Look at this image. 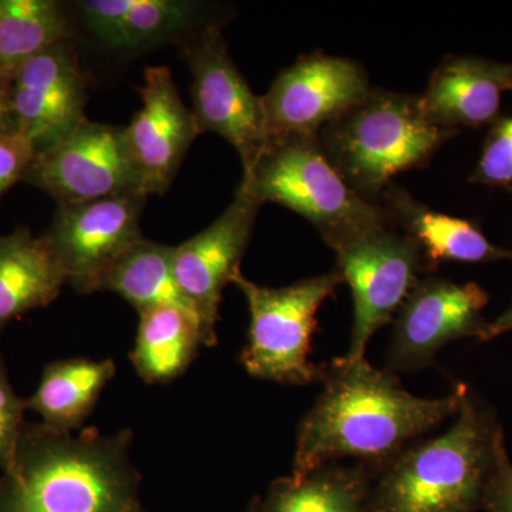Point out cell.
I'll use <instances>...</instances> for the list:
<instances>
[{
  "label": "cell",
  "mask_w": 512,
  "mask_h": 512,
  "mask_svg": "<svg viewBox=\"0 0 512 512\" xmlns=\"http://www.w3.org/2000/svg\"><path fill=\"white\" fill-rule=\"evenodd\" d=\"M322 382V393L299 426L292 476L348 457L379 474L410 441L454 416L466 387L421 399L390 370L342 357L323 370Z\"/></svg>",
  "instance_id": "1"
},
{
  "label": "cell",
  "mask_w": 512,
  "mask_h": 512,
  "mask_svg": "<svg viewBox=\"0 0 512 512\" xmlns=\"http://www.w3.org/2000/svg\"><path fill=\"white\" fill-rule=\"evenodd\" d=\"M131 439L130 430L74 433L26 423L0 477V512H141Z\"/></svg>",
  "instance_id": "2"
},
{
  "label": "cell",
  "mask_w": 512,
  "mask_h": 512,
  "mask_svg": "<svg viewBox=\"0 0 512 512\" xmlns=\"http://www.w3.org/2000/svg\"><path fill=\"white\" fill-rule=\"evenodd\" d=\"M453 424L407 446L377 474L369 512H476L493 470L503 429L464 387Z\"/></svg>",
  "instance_id": "3"
},
{
  "label": "cell",
  "mask_w": 512,
  "mask_h": 512,
  "mask_svg": "<svg viewBox=\"0 0 512 512\" xmlns=\"http://www.w3.org/2000/svg\"><path fill=\"white\" fill-rule=\"evenodd\" d=\"M456 133L426 116L420 96L372 89L323 128L319 141L346 183L379 204L396 175L429 163Z\"/></svg>",
  "instance_id": "4"
},
{
  "label": "cell",
  "mask_w": 512,
  "mask_h": 512,
  "mask_svg": "<svg viewBox=\"0 0 512 512\" xmlns=\"http://www.w3.org/2000/svg\"><path fill=\"white\" fill-rule=\"evenodd\" d=\"M262 204L274 202L315 225L330 245L353 232L390 222L384 208L357 194L330 163L319 137L271 141L249 178Z\"/></svg>",
  "instance_id": "5"
},
{
  "label": "cell",
  "mask_w": 512,
  "mask_h": 512,
  "mask_svg": "<svg viewBox=\"0 0 512 512\" xmlns=\"http://www.w3.org/2000/svg\"><path fill=\"white\" fill-rule=\"evenodd\" d=\"M340 282L342 276L333 271L284 288H266L249 281L241 269L235 272L231 284L247 299L251 316L241 356L249 375L298 386L322 380L323 369L309 360L316 313Z\"/></svg>",
  "instance_id": "6"
},
{
  "label": "cell",
  "mask_w": 512,
  "mask_h": 512,
  "mask_svg": "<svg viewBox=\"0 0 512 512\" xmlns=\"http://www.w3.org/2000/svg\"><path fill=\"white\" fill-rule=\"evenodd\" d=\"M353 296V328L346 362L365 359L370 339L393 322L427 269L419 248L392 222L360 229L329 245Z\"/></svg>",
  "instance_id": "7"
},
{
  "label": "cell",
  "mask_w": 512,
  "mask_h": 512,
  "mask_svg": "<svg viewBox=\"0 0 512 512\" xmlns=\"http://www.w3.org/2000/svg\"><path fill=\"white\" fill-rule=\"evenodd\" d=\"M181 56L192 74V113L201 133L227 140L241 158L242 178L251 177L269 146L264 100L239 72L215 23L185 37Z\"/></svg>",
  "instance_id": "8"
},
{
  "label": "cell",
  "mask_w": 512,
  "mask_h": 512,
  "mask_svg": "<svg viewBox=\"0 0 512 512\" xmlns=\"http://www.w3.org/2000/svg\"><path fill=\"white\" fill-rule=\"evenodd\" d=\"M23 181L59 205L141 194L124 128L89 119L37 153Z\"/></svg>",
  "instance_id": "9"
},
{
  "label": "cell",
  "mask_w": 512,
  "mask_h": 512,
  "mask_svg": "<svg viewBox=\"0 0 512 512\" xmlns=\"http://www.w3.org/2000/svg\"><path fill=\"white\" fill-rule=\"evenodd\" d=\"M146 195L126 194L84 204L59 205L40 237L59 262L67 285L79 293L100 292L111 266L143 241Z\"/></svg>",
  "instance_id": "10"
},
{
  "label": "cell",
  "mask_w": 512,
  "mask_h": 512,
  "mask_svg": "<svg viewBox=\"0 0 512 512\" xmlns=\"http://www.w3.org/2000/svg\"><path fill=\"white\" fill-rule=\"evenodd\" d=\"M372 90L359 63L346 57H299L278 74L264 100L269 143L319 137L320 131L360 103Z\"/></svg>",
  "instance_id": "11"
},
{
  "label": "cell",
  "mask_w": 512,
  "mask_h": 512,
  "mask_svg": "<svg viewBox=\"0 0 512 512\" xmlns=\"http://www.w3.org/2000/svg\"><path fill=\"white\" fill-rule=\"evenodd\" d=\"M262 202L248 184H239L234 201L210 227L173 247L175 279L194 306L202 343L214 348L222 292L238 272Z\"/></svg>",
  "instance_id": "12"
},
{
  "label": "cell",
  "mask_w": 512,
  "mask_h": 512,
  "mask_svg": "<svg viewBox=\"0 0 512 512\" xmlns=\"http://www.w3.org/2000/svg\"><path fill=\"white\" fill-rule=\"evenodd\" d=\"M488 293L474 282L420 279L394 320L389 350L390 372H410L433 363L447 343L483 339L488 322L483 311Z\"/></svg>",
  "instance_id": "13"
},
{
  "label": "cell",
  "mask_w": 512,
  "mask_h": 512,
  "mask_svg": "<svg viewBox=\"0 0 512 512\" xmlns=\"http://www.w3.org/2000/svg\"><path fill=\"white\" fill-rule=\"evenodd\" d=\"M10 101L13 128L32 141L36 154L86 121V73L73 40L19 66L12 76Z\"/></svg>",
  "instance_id": "14"
},
{
  "label": "cell",
  "mask_w": 512,
  "mask_h": 512,
  "mask_svg": "<svg viewBox=\"0 0 512 512\" xmlns=\"http://www.w3.org/2000/svg\"><path fill=\"white\" fill-rule=\"evenodd\" d=\"M141 107L124 128V138L141 194L163 195L173 184L201 130L178 93L168 67H150L138 87Z\"/></svg>",
  "instance_id": "15"
},
{
  "label": "cell",
  "mask_w": 512,
  "mask_h": 512,
  "mask_svg": "<svg viewBox=\"0 0 512 512\" xmlns=\"http://www.w3.org/2000/svg\"><path fill=\"white\" fill-rule=\"evenodd\" d=\"M507 92H512V63L450 56L431 74L420 103L436 126L483 127L498 120Z\"/></svg>",
  "instance_id": "16"
},
{
  "label": "cell",
  "mask_w": 512,
  "mask_h": 512,
  "mask_svg": "<svg viewBox=\"0 0 512 512\" xmlns=\"http://www.w3.org/2000/svg\"><path fill=\"white\" fill-rule=\"evenodd\" d=\"M379 204L393 227L419 248L429 271L441 262L481 264L512 259L511 249L491 244L473 222L431 210L394 183L384 190Z\"/></svg>",
  "instance_id": "17"
},
{
  "label": "cell",
  "mask_w": 512,
  "mask_h": 512,
  "mask_svg": "<svg viewBox=\"0 0 512 512\" xmlns=\"http://www.w3.org/2000/svg\"><path fill=\"white\" fill-rule=\"evenodd\" d=\"M76 8L94 35L124 50L183 35L200 10L184 0H84Z\"/></svg>",
  "instance_id": "18"
},
{
  "label": "cell",
  "mask_w": 512,
  "mask_h": 512,
  "mask_svg": "<svg viewBox=\"0 0 512 512\" xmlns=\"http://www.w3.org/2000/svg\"><path fill=\"white\" fill-rule=\"evenodd\" d=\"M64 285L66 276L42 237L28 228L0 235V332L56 301Z\"/></svg>",
  "instance_id": "19"
},
{
  "label": "cell",
  "mask_w": 512,
  "mask_h": 512,
  "mask_svg": "<svg viewBox=\"0 0 512 512\" xmlns=\"http://www.w3.org/2000/svg\"><path fill=\"white\" fill-rule=\"evenodd\" d=\"M377 473L365 464L329 463L303 476L278 478L249 512H369Z\"/></svg>",
  "instance_id": "20"
},
{
  "label": "cell",
  "mask_w": 512,
  "mask_h": 512,
  "mask_svg": "<svg viewBox=\"0 0 512 512\" xmlns=\"http://www.w3.org/2000/svg\"><path fill=\"white\" fill-rule=\"evenodd\" d=\"M114 376L113 359L57 360L43 370L36 392L26 400L28 409L39 414L47 426L79 430Z\"/></svg>",
  "instance_id": "21"
},
{
  "label": "cell",
  "mask_w": 512,
  "mask_h": 512,
  "mask_svg": "<svg viewBox=\"0 0 512 512\" xmlns=\"http://www.w3.org/2000/svg\"><path fill=\"white\" fill-rule=\"evenodd\" d=\"M100 292L117 293L137 312L153 308L178 309L201 325L194 306L185 298L175 279L170 245L146 238L138 242L111 266L101 281Z\"/></svg>",
  "instance_id": "22"
},
{
  "label": "cell",
  "mask_w": 512,
  "mask_h": 512,
  "mask_svg": "<svg viewBox=\"0 0 512 512\" xmlns=\"http://www.w3.org/2000/svg\"><path fill=\"white\" fill-rule=\"evenodd\" d=\"M202 343L201 325L174 308L138 312L136 343L131 362L137 375L150 384L167 383L183 375Z\"/></svg>",
  "instance_id": "23"
},
{
  "label": "cell",
  "mask_w": 512,
  "mask_h": 512,
  "mask_svg": "<svg viewBox=\"0 0 512 512\" xmlns=\"http://www.w3.org/2000/svg\"><path fill=\"white\" fill-rule=\"evenodd\" d=\"M69 8L57 0H0V70L13 76L29 59L73 40Z\"/></svg>",
  "instance_id": "24"
},
{
  "label": "cell",
  "mask_w": 512,
  "mask_h": 512,
  "mask_svg": "<svg viewBox=\"0 0 512 512\" xmlns=\"http://www.w3.org/2000/svg\"><path fill=\"white\" fill-rule=\"evenodd\" d=\"M470 181L490 187H512V117L494 121Z\"/></svg>",
  "instance_id": "25"
},
{
  "label": "cell",
  "mask_w": 512,
  "mask_h": 512,
  "mask_svg": "<svg viewBox=\"0 0 512 512\" xmlns=\"http://www.w3.org/2000/svg\"><path fill=\"white\" fill-rule=\"evenodd\" d=\"M28 402L13 389L8 369L0 355V473H6L12 466L18 448Z\"/></svg>",
  "instance_id": "26"
},
{
  "label": "cell",
  "mask_w": 512,
  "mask_h": 512,
  "mask_svg": "<svg viewBox=\"0 0 512 512\" xmlns=\"http://www.w3.org/2000/svg\"><path fill=\"white\" fill-rule=\"evenodd\" d=\"M35 157L32 141L19 131L0 134V200L13 185L25 180Z\"/></svg>",
  "instance_id": "27"
},
{
  "label": "cell",
  "mask_w": 512,
  "mask_h": 512,
  "mask_svg": "<svg viewBox=\"0 0 512 512\" xmlns=\"http://www.w3.org/2000/svg\"><path fill=\"white\" fill-rule=\"evenodd\" d=\"M483 508L488 512H512V463L505 440L498 446L493 470L485 485Z\"/></svg>",
  "instance_id": "28"
},
{
  "label": "cell",
  "mask_w": 512,
  "mask_h": 512,
  "mask_svg": "<svg viewBox=\"0 0 512 512\" xmlns=\"http://www.w3.org/2000/svg\"><path fill=\"white\" fill-rule=\"evenodd\" d=\"M10 87H12V76L0 70V134L15 130L13 128Z\"/></svg>",
  "instance_id": "29"
},
{
  "label": "cell",
  "mask_w": 512,
  "mask_h": 512,
  "mask_svg": "<svg viewBox=\"0 0 512 512\" xmlns=\"http://www.w3.org/2000/svg\"><path fill=\"white\" fill-rule=\"evenodd\" d=\"M512 330V305L510 309H507L503 315L498 316L493 322H488L487 328H485L483 339L481 342H487V340H493L498 336L504 335V333L511 332Z\"/></svg>",
  "instance_id": "30"
},
{
  "label": "cell",
  "mask_w": 512,
  "mask_h": 512,
  "mask_svg": "<svg viewBox=\"0 0 512 512\" xmlns=\"http://www.w3.org/2000/svg\"><path fill=\"white\" fill-rule=\"evenodd\" d=\"M0 477H2V473H0Z\"/></svg>",
  "instance_id": "31"
},
{
  "label": "cell",
  "mask_w": 512,
  "mask_h": 512,
  "mask_svg": "<svg viewBox=\"0 0 512 512\" xmlns=\"http://www.w3.org/2000/svg\"><path fill=\"white\" fill-rule=\"evenodd\" d=\"M247 512H249V511H247Z\"/></svg>",
  "instance_id": "32"
}]
</instances>
